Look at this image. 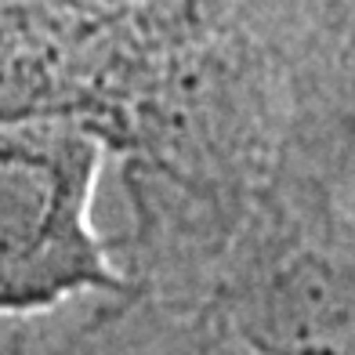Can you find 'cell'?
Segmentation results:
<instances>
[{"label":"cell","instance_id":"obj_4","mask_svg":"<svg viewBox=\"0 0 355 355\" xmlns=\"http://www.w3.org/2000/svg\"><path fill=\"white\" fill-rule=\"evenodd\" d=\"M76 355H257L214 309L171 304L135 294V304L116 315L112 330Z\"/></svg>","mask_w":355,"mask_h":355},{"label":"cell","instance_id":"obj_1","mask_svg":"<svg viewBox=\"0 0 355 355\" xmlns=\"http://www.w3.org/2000/svg\"><path fill=\"white\" fill-rule=\"evenodd\" d=\"M109 138L87 116L0 123V315H33L84 294H131L94 192Z\"/></svg>","mask_w":355,"mask_h":355},{"label":"cell","instance_id":"obj_3","mask_svg":"<svg viewBox=\"0 0 355 355\" xmlns=\"http://www.w3.org/2000/svg\"><path fill=\"white\" fill-rule=\"evenodd\" d=\"M247 37L279 91L276 185L345 203L355 185V0H254Z\"/></svg>","mask_w":355,"mask_h":355},{"label":"cell","instance_id":"obj_2","mask_svg":"<svg viewBox=\"0 0 355 355\" xmlns=\"http://www.w3.org/2000/svg\"><path fill=\"white\" fill-rule=\"evenodd\" d=\"M211 309L257 355H355V218L272 185L221 254Z\"/></svg>","mask_w":355,"mask_h":355}]
</instances>
